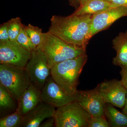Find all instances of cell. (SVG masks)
I'll return each instance as SVG.
<instances>
[{
  "mask_svg": "<svg viewBox=\"0 0 127 127\" xmlns=\"http://www.w3.org/2000/svg\"><path fill=\"white\" fill-rule=\"evenodd\" d=\"M36 48L44 53L51 68L57 64L86 54V47L67 43L49 32L43 33L41 43Z\"/></svg>",
  "mask_w": 127,
  "mask_h": 127,
  "instance_id": "obj_3",
  "label": "cell"
},
{
  "mask_svg": "<svg viewBox=\"0 0 127 127\" xmlns=\"http://www.w3.org/2000/svg\"><path fill=\"white\" fill-rule=\"evenodd\" d=\"M10 40L8 30V22L0 26V42H6Z\"/></svg>",
  "mask_w": 127,
  "mask_h": 127,
  "instance_id": "obj_23",
  "label": "cell"
},
{
  "mask_svg": "<svg viewBox=\"0 0 127 127\" xmlns=\"http://www.w3.org/2000/svg\"><path fill=\"white\" fill-rule=\"evenodd\" d=\"M77 95L78 93L75 95L67 93L54 81L51 76L41 91L42 101L51 104L56 108L76 101Z\"/></svg>",
  "mask_w": 127,
  "mask_h": 127,
  "instance_id": "obj_10",
  "label": "cell"
},
{
  "mask_svg": "<svg viewBox=\"0 0 127 127\" xmlns=\"http://www.w3.org/2000/svg\"><path fill=\"white\" fill-rule=\"evenodd\" d=\"M56 108L42 101L32 111L23 117V127H39L42 123L49 118L54 117Z\"/></svg>",
  "mask_w": 127,
  "mask_h": 127,
  "instance_id": "obj_12",
  "label": "cell"
},
{
  "mask_svg": "<svg viewBox=\"0 0 127 127\" xmlns=\"http://www.w3.org/2000/svg\"><path fill=\"white\" fill-rule=\"evenodd\" d=\"M18 101L4 87L0 84V118L15 112L17 110Z\"/></svg>",
  "mask_w": 127,
  "mask_h": 127,
  "instance_id": "obj_16",
  "label": "cell"
},
{
  "mask_svg": "<svg viewBox=\"0 0 127 127\" xmlns=\"http://www.w3.org/2000/svg\"><path fill=\"white\" fill-rule=\"evenodd\" d=\"M18 101L17 111L24 117L42 101L41 91L31 83Z\"/></svg>",
  "mask_w": 127,
  "mask_h": 127,
  "instance_id": "obj_13",
  "label": "cell"
},
{
  "mask_svg": "<svg viewBox=\"0 0 127 127\" xmlns=\"http://www.w3.org/2000/svg\"><path fill=\"white\" fill-rule=\"evenodd\" d=\"M92 15L53 16L48 32L67 43L86 47Z\"/></svg>",
  "mask_w": 127,
  "mask_h": 127,
  "instance_id": "obj_1",
  "label": "cell"
},
{
  "mask_svg": "<svg viewBox=\"0 0 127 127\" xmlns=\"http://www.w3.org/2000/svg\"><path fill=\"white\" fill-rule=\"evenodd\" d=\"M76 101L92 117L105 116L106 103L96 88L89 91H78Z\"/></svg>",
  "mask_w": 127,
  "mask_h": 127,
  "instance_id": "obj_11",
  "label": "cell"
},
{
  "mask_svg": "<svg viewBox=\"0 0 127 127\" xmlns=\"http://www.w3.org/2000/svg\"><path fill=\"white\" fill-rule=\"evenodd\" d=\"M120 74L122 77L120 81L123 86L125 88L127 91V65L122 66Z\"/></svg>",
  "mask_w": 127,
  "mask_h": 127,
  "instance_id": "obj_24",
  "label": "cell"
},
{
  "mask_svg": "<svg viewBox=\"0 0 127 127\" xmlns=\"http://www.w3.org/2000/svg\"><path fill=\"white\" fill-rule=\"evenodd\" d=\"M91 116L76 101L57 108L56 127H88Z\"/></svg>",
  "mask_w": 127,
  "mask_h": 127,
  "instance_id": "obj_5",
  "label": "cell"
},
{
  "mask_svg": "<svg viewBox=\"0 0 127 127\" xmlns=\"http://www.w3.org/2000/svg\"><path fill=\"white\" fill-rule=\"evenodd\" d=\"M108 1L117 6L127 7V0H108Z\"/></svg>",
  "mask_w": 127,
  "mask_h": 127,
  "instance_id": "obj_26",
  "label": "cell"
},
{
  "mask_svg": "<svg viewBox=\"0 0 127 127\" xmlns=\"http://www.w3.org/2000/svg\"><path fill=\"white\" fill-rule=\"evenodd\" d=\"M127 16V7L118 6L111 7L94 14L92 16L89 40L98 32L107 29L119 18Z\"/></svg>",
  "mask_w": 127,
  "mask_h": 127,
  "instance_id": "obj_8",
  "label": "cell"
},
{
  "mask_svg": "<svg viewBox=\"0 0 127 127\" xmlns=\"http://www.w3.org/2000/svg\"><path fill=\"white\" fill-rule=\"evenodd\" d=\"M23 117L17 111L0 119V127H22Z\"/></svg>",
  "mask_w": 127,
  "mask_h": 127,
  "instance_id": "obj_18",
  "label": "cell"
},
{
  "mask_svg": "<svg viewBox=\"0 0 127 127\" xmlns=\"http://www.w3.org/2000/svg\"><path fill=\"white\" fill-rule=\"evenodd\" d=\"M106 0V1H108V0Z\"/></svg>",
  "mask_w": 127,
  "mask_h": 127,
  "instance_id": "obj_30",
  "label": "cell"
},
{
  "mask_svg": "<svg viewBox=\"0 0 127 127\" xmlns=\"http://www.w3.org/2000/svg\"><path fill=\"white\" fill-rule=\"evenodd\" d=\"M8 32L10 40L16 41L24 25L22 23L21 18L19 17L12 18L7 21Z\"/></svg>",
  "mask_w": 127,
  "mask_h": 127,
  "instance_id": "obj_20",
  "label": "cell"
},
{
  "mask_svg": "<svg viewBox=\"0 0 127 127\" xmlns=\"http://www.w3.org/2000/svg\"><path fill=\"white\" fill-rule=\"evenodd\" d=\"M122 112L124 113L127 115V98H126V102H125V105L123 108Z\"/></svg>",
  "mask_w": 127,
  "mask_h": 127,
  "instance_id": "obj_27",
  "label": "cell"
},
{
  "mask_svg": "<svg viewBox=\"0 0 127 127\" xmlns=\"http://www.w3.org/2000/svg\"><path fill=\"white\" fill-rule=\"evenodd\" d=\"M31 56V52L17 41L0 42V64L25 67Z\"/></svg>",
  "mask_w": 127,
  "mask_h": 127,
  "instance_id": "obj_7",
  "label": "cell"
},
{
  "mask_svg": "<svg viewBox=\"0 0 127 127\" xmlns=\"http://www.w3.org/2000/svg\"><path fill=\"white\" fill-rule=\"evenodd\" d=\"M0 84L18 101L31 81L25 67L0 64Z\"/></svg>",
  "mask_w": 127,
  "mask_h": 127,
  "instance_id": "obj_4",
  "label": "cell"
},
{
  "mask_svg": "<svg viewBox=\"0 0 127 127\" xmlns=\"http://www.w3.org/2000/svg\"><path fill=\"white\" fill-rule=\"evenodd\" d=\"M87 58L86 54L57 64L51 68V76L67 93L76 95L79 76Z\"/></svg>",
  "mask_w": 127,
  "mask_h": 127,
  "instance_id": "obj_2",
  "label": "cell"
},
{
  "mask_svg": "<svg viewBox=\"0 0 127 127\" xmlns=\"http://www.w3.org/2000/svg\"><path fill=\"white\" fill-rule=\"evenodd\" d=\"M85 0H78V3H79V5Z\"/></svg>",
  "mask_w": 127,
  "mask_h": 127,
  "instance_id": "obj_29",
  "label": "cell"
},
{
  "mask_svg": "<svg viewBox=\"0 0 127 127\" xmlns=\"http://www.w3.org/2000/svg\"><path fill=\"white\" fill-rule=\"evenodd\" d=\"M113 47L117 52L113 64L117 66L127 65V31L119 33L112 40Z\"/></svg>",
  "mask_w": 127,
  "mask_h": 127,
  "instance_id": "obj_15",
  "label": "cell"
},
{
  "mask_svg": "<svg viewBox=\"0 0 127 127\" xmlns=\"http://www.w3.org/2000/svg\"><path fill=\"white\" fill-rule=\"evenodd\" d=\"M98 93L105 103L123 109L125 105L127 91L120 81L106 80L97 86Z\"/></svg>",
  "mask_w": 127,
  "mask_h": 127,
  "instance_id": "obj_9",
  "label": "cell"
},
{
  "mask_svg": "<svg viewBox=\"0 0 127 127\" xmlns=\"http://www.w3.org/2000/svg\"><path fill=\"white\" fill-rule=\"evenodd\" d=\"M105 116L110 127H127V116L110 103H106Z\"/></svg>",
  "mask_w": 127,
  "mask_h": 127,
  "instance_id": "obj_17",
  "label": "cell"
},
{
  "mask_svg": "<svg viewBox=\"0 0 127 127\" xmlns=\"http://www.w3.org/2000/svg\"><path fill=\"white\" fill-rule=\"evenodd\" d=\"M106 118L104 116H91L88 127H110Z\"/></svg>",
  "mask_w": 127,
  "mask_h": 127,
  "instance_id": "obj_22",
  "label": "cell"
},
{
  "mask_svg": "<svg viewBox=\"0 0 127 127\" xmlns=\"http://www.w3.org/2000/svg\"><path fill=\"white\" fill-rule=\"evenodd\" d=\"M116 6H118L104 0H85L79 4V7L72 14L77 15H93Z\"/></svg>",
  "mask_w": 127,
  "mask_h": 127,
  "instance_id": "obj_14",
  "label": "cell"
},
{
  "mask_svg": "<svg viewBox=\"0 0 127 127\" xmlns=\"http://www.w3.org/2000/svg\"><path fill=\"white\" fill-rule=\"evenodd\" d=\"M55 127V117H52L46 119L41 123L39 127Z\"/></svg>",
  "mask_w": 127,
  "mask_h": 127,
  "instance_id": "obj_25",
  "label": "cell"
},
{
  "mask_svg": "<svg viewBox=\"0 0 127 127\" xmlns=\"http://www.w3.org/2000/svg\"><path fill=\"white\" fill-rule=\"evenodd\" d=\"M25 30L28 36L34 46L36 47L40 45L43 39V33L42 30L38 27L29 24L25 26Z\"/></svg>",
  "mask_w": 127,
  "mask_h": 127,
  "instance_id": "obj_19",
  "label": "cell"
},
{
  "mask_svg": "<svg viewBox=\"0 0 127 127\" xmlns=\"http://www.w3.org/2000/svg\"><path fill=\"white\" fill-rule=\"evenodd\" d=\"M31 83L41 91L51 76V68L47 58L41 50L36 48L31 52V56L25 67Z\"/></svg>",
  "mask_w": 127,
  "mask_h": 127,
  "instance_id": "obj_6",
  "label": "cell"
},
{
  "mask_svg": "<svg viewBox=\"0 0 127 127\" xmlns=\"http://www.w3.org/2000/svg\"><path fill=\"white\" fill-rule=\"evenodd\" d=\"M70 2V4L73 6L76 7V5L77 4H79L78 0H69Z\"/></svg>",
  "mask_w": 127,
  "mask_h": 127,
  "instance_id": "obj_28",
  "label": "cell"
},
{
  "mask_svg": "<svg viewBox=\"0 0 127 127\" xmlns=\"http://www.w3.org/2000/svg\"><path fill=\"white\" fill-rule=\"evenodd\" d=\"M16 41L21 45L31 52H32L36 48L28 36L25 30V25L22 28L20 32L17 37Z\"/></svg>",
  "mask_w": 127,
  "mask_h": 127,
  "instance_id": "obj_21",
  "label": "cell"
}]
</instances>
